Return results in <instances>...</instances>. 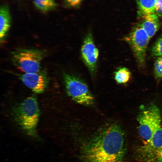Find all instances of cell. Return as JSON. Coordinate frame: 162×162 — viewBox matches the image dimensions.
I'll return each mask as SVG.
<instances>
[{"label":"cell","mask_w":162,"mask_h":162,"mask_svg":"<svg viewBox=\"0 0 162 162\" xmlns=\"http://www.w3.org/2000/svg\"><path fill=\"white\" fill-rule=\"evenodd\" d=\"M162 146V126L160 125L153 134L150 140L139 149L138 152L143 160L151 162L156 160L158 151Z\"/></svg>","instance_id":"8"},{"label":"cell","mask_w":162,"mask_h":162,"mask_svg":"<svg viewBox=\"0 0 162 162\" xmlns=\"http://www.w3.org/2000/svg\"><path fill=\"white\" fill-rule=\"evenodd\" d=\"M156 0H137L139 15L155 13Z\"/></svg>","instance_id":"12"},{"label":"cell","mask_w":162,"mask_h":162,"mask_svg":"<svg viewBox=\"0 0 162 162\" xmlns=\"http://www.w3.org/2000/svg\"><path fill=\"white\" fill-rule=\"evenodd\" d=\"M15 120L22 130L28 135H36L40 110L36 98L30 96L26 98L14 110Z\"/></svg>","instance_id":"2"},{"label":"cell","mask_w":162,"mask_h":162,"mask_svg":"<svg viewBox=\"0 0 162 162\" xmlns=\"http://www.w3.org/2000/svg\"><path fill=\"white\" fill-rule=\"evenodd\" d=\"M17 75L26 87L36 93H43L47 86L48 78L46 72L43 70Z\"/></svg>","instance_id":"9"},{"label":"cell","mask_w":162,"mask_h":162,"mask_svg":"<svg viewBox=\"0 0 162 162\" xmlns=\"http://www.w3.org/2000/svg\"><path fill=\"white\" fill-rule=\"evenodd\" d=\"M82 60L92 76L96 71L99 52L92 33L88 32L85 36L81 48Z\"/></svg>","instance_id":"7"},{"label":"cell","mask_w":162,"mask_h":162,"mask_svg":"<svg viewBox=\"0 0 162 162\" xmlns=\"http://www.w3.org/2000/svg\"><path fill=\"white\" fill-rule=\"evenodd\" d=\"M137 116L139 133L144 142L147 143L158 127L161 125L160 110L155 105L141 107Z\"/></svg>","instance_id":"4"},{"label":"cell","mask_w":162,"mask_h":162,"mask_svg":"<svg viewBox=\"0 0 162 162\" xmlns=\"http://www.w3.org/2000/svg\"><path fill=\"white\" fill-rule=\"evenodd\" d=\"M156 160L157 162H162V146L158 151Z\"/></svg>","instance_id":"19"},{"label":"cell","mask_w":162,"mask_h":162,"mask_svg":"<svg viewBox=\"0 0 162 162\" xmlns=\"http://www.w3.org/2000/svg\"><path fill=\"white\" fill-rule=\"evenodd\" d=\"M63 80L68 95L80 104L90 106L94 103V98L86 83L76 76L64 73Z\"/></svg>","instance_id":"5"},{"label":"cell","mask_w":162,"mask_h":162,"mask_svg":"<svg viewBox=\"0 0 162 162\" xmlns=\"http://www.w3.org/2000/svg\"><path fill=\"white\" fill-rule=\"evenodd\" d=\"M154 74L156 78H162V57H158L155 62Z\"/></svg>","instance_id":"15"},{"label":"cell","mask_w":162,"mask_h":162,"mask_svg":"<svg viewBox=\"0 0 162 162\" xmlns=\"http://www.w3.org/2000/svg\"><path fill=\"white\" fill-rule=\"evenodd\" d=\"M123 39L130 46L139 66L144 67L146 50L150 39L146 32L137 25Z\"/></svg>","instance_id":"6"},{"label":"cell","mask_w":162,"mask_h":162,"mask_svg":"<svg viewBox=\"0 0 162 162\" xmlns=\"http://www.w3.org/2000/svg\"><path fill=\"white\" fill-rule=\"evenodd\" d=\"M141 21L138 25L146 32L150 38L158 31L160 27L158 16L155 14L139 15Z\"/></svg>","instance_id":"10"},{"label":"cell","mask_w":162,"mask_h":162,"mask_svg":"<svg viewBox=\"0 0 162 162\" xmlns=\"http://www.w3.org/2000/svg\"><path fill=\"white\" fill-rule=\"evenodd\" d=\"M34 3L38 9L45 12L53 9L56 5L54 0H34Z\"/></svg>","instance_id":"14"},{"label":"cell","mask_w":162,"mask_h":162,"mask_svg":"<svg viewBox=\"0 0 162 162\" xmlns=\"http://www.w3.org/2000/svg\"><path fill=\"white\" fill-rule=\"evenodd\" d=\"M45 56L44 51L34 48H19L11 53L13 64L23 73L40 71L41 63Z\"/></svg>","instance_id":"3"},{"label":"cell","mask_w":162,"mask_h":162,"mask_svg":"<svg viewBox=\"0 0 162 162\" xmlns=\"http://www.w3.org/2000/svg\"><path fill=\"white\" fill-rule=\"evenodd\" d=\"M131 73L129 70L125 67L118 68L114 73V78L118 84H125L130 80Z\"/></svg>","instance_id":"13"},{"label":"cell","mask_w":162,"mask_h":162,"mask_svg":"<svg viewBox=\"0 0 162 162\" xmlns=\"http://www.w3.org/2000/svg\"><path fill=\"white\" fill-rule=\"evenodd\" d=\"M152 52L155 56H162V38H158L154 43L152 47Z\"/></svg>","instance_id":"16"},{"label":"cell","mask_w":162,"mask_h":162,"mask_svg":"<svg viewBox=\"0 0 162 162\" xmlns=\"http://www.w3.org/2000/svg\"><path fill=\"white\" fill-rule=\"evenodd\" d=\"M11 17L8 8L3 5L0 8V41L4 40L10 26Z\"/></svg>","instance_id":"11"},{"label":"cell","mask_w":162,"mask_h":162,"mask_svg":"<svg viewBox=\"0 0 162 162\" xmlns=\"http://www.w3.org/2000/svg\"><path fill=\"white\" fill-rule=\"evenodd\" d=\"M155 13L158 16H162V0H156Z\"/></svg>","instance_id":"17"},{"label":"cell","mask_w":162,"mask_h":162,"mask_svg":"<svg viewBox=\"0 0 162 162\" xmlns=\"http://www.w3.org/2000/svg\"><path fill=\"white\" fill-rule=\"evenodd\" d=\"M125 134L115 123L98 130L82 145L83 162H121L125 154Z\"/></svg>","instance_id":"1"},{"label":"cell","mask_w":162,"mask_h":162,"mask_svg":"<svg viewBox=\"0 0 162 162\" xmlns=\"http://www.w3.org/2000/svg\"><path fill=\"white\" fill-rule=\"evenodd\" d=\"M83 0H66L70 6L72 7L76 6L79 4Z\"/></svg>","instance_id":"18"}]
</instances>
